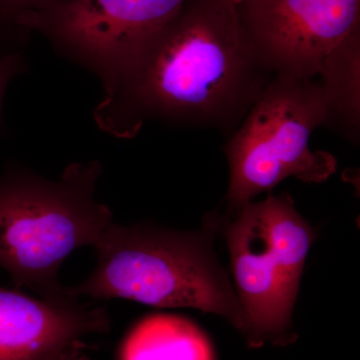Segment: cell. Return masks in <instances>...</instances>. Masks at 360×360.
<instances>
[{"instance_id": "obj_14", "label": "cell", "mask_w": 360, "mask_h": 360, "mask_svg": "<svg viewBox=\"0 0 360 360\" xmlns=\"http://www.w3.org/2000/svg\"><path fill=\"white\" fill-rule=\"evenodd\" d=\"M234 2H236V4H238L239 1H240V0H233Z\"/></svg>"}, {"instance_id": "obj_1", "label": "cell", "mask_w": 360, "mask_h": 360, "mask_svg": "<svg viewBox=\"0 0 360 360\" xmlns=\"http://www.w3.org/2000/svg\"><path fill=\"white\" fill-rule=\"evenodd\" d=\"M274 75L233 0H186L94 110L97 127L132 139L148 120L233 132Z\"/></svg>"}, {"instance_id": "obj_13", "label": "cell", "mask_w": 360, "mask_h": 360, "mask_svg": "<svg viewBox=\"0 0 360 360\" xmlns=\"http://www.w3.org/2000/svg\"><path fill=\"white\" fill-rule=\"evenodd\" d=\"M84 343H79L75 347L66 350L63 354L59 355L53 360H89L84 352Z\"/></svg>"}, {"instance_id": "obj_7", "label": "cell", "mask_w": 360, "mask_h": 360, "mask_svg": "<svg viewBox=\"0 0 360 360\" xmlns=\"http://www.w3.org/2000/svg\"><path fill=\"white\" fill-rule=\"evenodd\" d=\"M221 222L236 291L250 317L253 347L264 341L290 345L296 338L291 317L302 276L270 243L262 203L251 201Z\"/></svg>"}, {"instance_id": "obj_8", "label": "cell", "mask_w": 360, "mask_h": 360, "mask_svg": "<svg viewBox=\"0 0 360 360\" xmlns=\"http://www.w3.org/2000/svg\"><path fill=\"white\" fill-rule=\"evenodd\" d=\"M110 328L103 307L46 300L0 288V360H53Z\"/></svg>"}, {"instance_id": "obj_6", "label": "cell", "mask_w": 360, "mask_h": 360, "mask_svg": "<svg viewBox=\"0 0 360 360\" xmlns=\"http://www.w3.org/2000/svg\"><path fill=\"white\" fill-rule=\"evenodd\" d=\"M236 6L272 75L316 78L329 52L360 26V0H240Z\"/></svg>"}, {"instance_id": "obj_12", "label": "cell", "mask_w": 360, "mask_h": 360, "mask_svg": "<svg viewBox=\"0 0 360 360\" xmlns=\"http://www.w3.org/2000/svg\"><path fill=\"white\" fill-rule=\"evenodd\" d=\"M25 61L16 49L0 47V120L4 94L14 77L25 70Z\"/></svg>"}, {"instance_id": "obj_4", "label": "cell", "mask_w": 360, "mask_h": 360, "mask_svg": "<svg viewBox=\"0 0 360 360\" xmlns=\"http://www.w3.org/2000/svg\"><path fill=\"white\" fill-rule=\"evenodd\" d=\"M326 120L316 78L274 75L224 148L229 217L288 177L322 184L335 174V156L309 148L312 132Z\"/></svg>"}, {"instance_id": "obj_3", "label": "cell", "mask_w": 360, "mask_h": 360, "mask_svg": "<svg viewBox=\"0 0 360 360\" xmlns=\"http://www.w3.org/2000/svg\"><path fill=\"white\" fill-rule=\"evenodd\" d=\"M101 174V162L91 160L71 163L56 180L16 167L0 176V266L16 285L46 300L75 298L58 271L112 224L110 208L96 200Z\"/></svg>"}, {"instance_id": "obj_2", "label": "cell", "mask_w": 360, "mask_h": 360, "mask_svg": "<svg viewBox=\"0 0 360 360\" xmlns=\"http://www.w3.org/2000/svg\"><path fill=\"white\" fill-rule=\"evenodd\" d=\"M219 217L200 231L111 224L94 248L97 264L71 297L132 300L162 309H194L231 322L253 347L250 317L213 248Z\"/></svg>"}, {"instance_id": "obj_10", "label": "cell", "mask_w": 360, "mask_h": 360, "mask_svg": "<svg viewBox=\"0 0 360 360\" xmlns=\"http://www.w3.org/2000/svg\"><path fill=\"white\" fill-rule=\"evenodd\" d=\"M120 360H214L205 333L179 315L146 317L130 330Z\"/></svg>"}, {"instance_id": "obj_5", "label": "cell", "mask_w": 360, "mask_h": 360, "mask_svg": "<svg viewBox=\"0 0 360 360\" xmlns=\"http://www.w3.org/2000/svg\"><path fill=\"white\" fill-rule=\"evenodd\" d=\"M186 0H65L15 21L22 39L42 35L53 49L110 86Z\"/></svg>"}, {"instance_id": "obj_9", "label": "cell", "mask_w": 360, "mask_h": 360, "mask_svg": "<svg viewBox=\"0 0 360 360\" xmlns=\"http://www.w3.org/2000/svg\"><path fill=\"white\" fill-rule=\"evenodd\" d=\"M326 111L324 127L350 143L360 141V26L336 45L316 77Z\"/></svg>"}, {"instance_id": "obj_11", "label": "cell", "mask_w": 360, "mask_h": 360, "mask_svg": "<svg viewBox=\"0 0 360 360\" xmlns=\"http://www.w3.org/2000/svg\"><path fill=\"white\" fill-rule=\"evenodd\" d=\"M63 1L65 0H0V47L13 49L11 44L22 40L15 30V21L20 15Z\"/></svg>"}]
</instances>
